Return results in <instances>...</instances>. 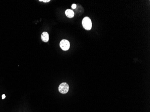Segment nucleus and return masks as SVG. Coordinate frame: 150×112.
Instances as JSON below:
<instances>
[{"label": "nucleus", "instance_id": "nucleus-1", "mask_svg": "<svg viewBox=\"0 0 150 112\" xmlns=\"http://www.w3.org/2000/svg\"><path fill=\"white\" fill-rule=\"evenodd\" d=\"M82 24L84 29L86 30H90L91 29L92 24L91 20L90 19V17H84L82 20Z\"/></svg>", "mask_w": 150, "mask_h": 112}, {"label": "nucleus", "instance_id": "nucleus-2", "mask_svg": "<svg viewBox=\"0 0 150 112\" xmlns=\"http://www.w3.org/2000/svg\"><path fill=\"white\" fill-rule=\"evenodd\" d=\"M69 89V85L66 83H62L60 84L59 87V91L62 94H66L68 92Z\"/></svg>", "mask_w": 150, "mask_h": 112}, {"label": "nucleus", "instance_id": "nucleus-3", "mask_svg": "<svg viewBox=\"0 0 150 112\" xmlns=\"http://www.w3.org/2000/svg\"><path fill=\"white\" fill-rule=\"evenodd\" d=\"M70 42L66 40H62L60 42V47L63 50L67 51L70 48Z\"/></svg>", "mask_w": 150, "mask_h": 112}, {"label": "nucleus", "instance_id": "nucleus-4", "mask_svg": "<svg viewBox=\"0 0 150 112\" xmlns=\"http://www.w3.org/2000/svg\"><path fill=\"white\" fill-rule=\"evenodd\" d=\"M41 38L43 41L45 42H47L49 40V34L47 32H43L41 34Z\"/></svg>", "mask_w": 150, "mask_h": 112}, {"label": "nucleus", "instance_id": "nucleus-5", "mask_svg": "<svg viewBox=\"0 0 150 112\" xmlns=\"http://www.w3.org/2000/svg\"><path fill=\"white\" fill-rule=\"evenodd\" d=\"M65 14L66 16L69 18H72L74 16V12L73 10L70 9H68L65 11Z\"/></svg>", "mask_w": 150, "mask_h": 112}, {"label": "nucleus", "instance_id": "nucleus-6", "mask_svg": "<svg viewBox=\"0 0 150 112\" xmlns=\"http://www.w3.org/2000/svg\"><path fill=\"white\" fill-rule=\"evenodd\" d=\"M40 2H50V0H40Z\"/></svg>", "mask_w": 150, "mask_h": 112}, {"label": "nucleus", "instance_id": "nucleus-7", "mask_svg": "<svg viewBox=\"0 0 150 112\" xmlns=\"http://www.w3.org/2000/svg\"><path fill=\"white\" fill-rule=\"evenodd\" d=\"M72 9H76V4H73L72 6Z\"/></svg>", "mask_w": 150, "mask_h": 112}, {"label": "nucleus", "instance_id": "nucleus-8", "mask_svg": "<svg viewBox=\"0 0 150 112\" xmlns=\"http://www.w3.org/2000/svg\"><path fill=\"white\" fill-rule=\"evenodd\" d=\"M5 98H6V96H5V94H3V95H2V99H4Z\"/></svg>", "mask_w": 150, "mask_h": 112}]
</instances>
